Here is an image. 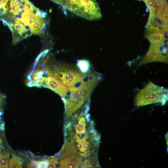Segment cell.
I'll return each mask as SVG.
<instances>
[{"instance_id": "6da1fadb", "label": "cell", "mask_w": 168, "mask_h": 168, "mask_svg": "<svg viewBox=\"0 0 168 168\" xmlns=\"http://www.w3.org/2000/svg\"><path fill=\"white\" fill-rule=\"evenodd\" d=\"M65 123L64 141L82 157L83 168L99 167L97 153L100 136L87 110L72 117Z\"/></svg>"}, {"instance_id": "7a4b0ae2", "label": "cell", "mask_w": 168, "mask_h": 168, "mask_svg": "<svg viewBox=\"0 0 168 168\" xmlns=\"http://www.w3.org/2000/svg\"><path fill=\"white\" fill-rule=\"evenodd\" d=\"M1 20L11 31L14 44L32 35H43L48 24L46 13L28 0H8Z\"/></svg>"}, {"instance_id": "3957f363", "label": "cell", "mask_w": 168, "mask_h": 168, "mask_svg": "<svg viewBox=\"0 0 168 168\" xmlns=\"http://www.w3.org/2000/svg\"><path fill=\"white\" fill-rule=\"evenodd\" d=\"M100 81L91 75L83 76L80 84L70 87L69 92L63 99L65 121L68 119L84 104L94 87Z\"/></svg>"}, {"instance_id": "277c9868", "label": "cell", "mask_w": 168, "mask_h": 168, "mask_svg": "<svg viewBox=\"0 0 168 168\" xmlns=\"http://www.w3.org/2000/svg\"><path fill=\"white\" fill-rule=\"evenodd\" d=\"M167 90L149 82L136 95L135 105L141 106L157 103L165 104L167 98Z\"/></svg>"}, {"instance_id": "5b68a950", "label": "cell", "mask_w": 168, "mask_h": 168, "mask_svg": "<svg viewBox=\"0 0 168 168\" xmlns=\"http://www.w3.org/2000/svg\"><path fill=\"white\" fill-rule=\"evenodd\" d=\"M48 75L52 76L68 86H76L81 83L82 76L76 69L52 65L45 68Z\"/></svg>"}, {"instance_id": "8992f818", "label": "cell", "mask_w": 168, "mask_h": 168, "mask_svg": "<svg viewBox=\"0 0 168 168\" xmlns=\"http://www.w3.org/2000/svg\"><path fill=\"white\" fill-rule=\"evenodd\" d=\"M151 44L147 54L139 63L140 65L154 62H168V52L166 47Z\"/></svg>"}, {"instance_id": "52a82bcc", "label": "cell", "mask_w": 168, "mask_h": 168, "mask_svg": "<svg viewBox=\"0 0 168 168\" xmlns=\"http://www.w3.org/2000/svg\"><path fill=\"white\" fill-rule=\"evenodd\" d=\"M39 86L45 87L51 89L63 98H64L70 91L69 88L66 86L55 78L49 76L47 77L43 76Z\"/></svg>"}, {"instance_id": "ba28073f", "label": "cell", "mask_w": 168, "mask_h": 168, "mask_svg": "<svg viewBox=\"0 0 168 168\" xmlns=\"http://www.w3.org/2000/svg\"><path fill=\"white\" fill-rule=\"evenodd\" d=\"M145 37L149 40L151 44L161 45L165 44L166 38L162 32H156L147 34Z\"/></svg>"}, {"instance_id": "9c48e42d", "label": "cell", "mask_w": 168, "mask_h": 168, "mask_svg": "<svg viewBox=\"0 0 168 168\" xmlns=\"http://www.w3.org/2000/svg\"><path fill=\"white\" fill-rule=\"evenodd\" d=\"M77 65L80 71L84 73H86L88 72L91 67L89 62L85 59L78 60Z\"/></svg>"}, {"instance_id": "30bf717a", "label": "cell", "mask_w": 168, "mask_h": 168, "mask_svg": "<svg viewBox=\"0 0 168 168\" xmlns=\"http://www.w3.org/2000/svg\"><path fill=\"white\" fill-rule=\"evenodd\" d=\"M9 154L5 151L2 152L0 148V168H8Z\"/></svg>"}, {"instance_id": "8fae6325", "label": "cell", "mask_w": 168, "mask_h": 168, "mask_svg": "<svg viewBox=\"0 0 168 168\" xmlns=\"http://www.w3.org/2000/svg\"><path fill=\"white\" fill-rule=\"evenodd\" d=\"M8 164L10 168H21L22 166L20 159L19 157L14 154H13Z\"/></svg>"}, {"instance_id": "7c38bea8", "label": "cell", "mask_w": 168, "mask_h": 168, "mask_svg": "<svg viewBox=\"0 0 168 168\" xmlns=\"http://www.w3.org/2000/svg\"><path fill=\"white\" fill-rule=\"evenodd\" d=\"M5 99L4 96L0 92V111L3 104Z\"/></svg>"}, {"instance_id": "4fadbf2b", "label": "cell", "mask_w": 168, "mask_h": 168, "mask_svg": "<svg viewBox=\"0 0 168 168\" xmlns=\"http://www.w3.org/2000/svg\"><path fill=\"white\" fill-rule=\"evenodd\" d=\"M1 142H2V139L1 137L0 136V143Z\"/></svg>"}]
</instances>
